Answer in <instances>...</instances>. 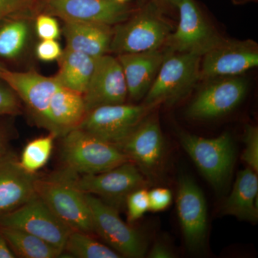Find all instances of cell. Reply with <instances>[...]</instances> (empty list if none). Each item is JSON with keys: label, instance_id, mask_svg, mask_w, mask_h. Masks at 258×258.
<instances>
[{"label": "cell", "instance_id": "6da1fadb", "mask_svg": "<svg viewBox=\"0 0 258 258\" xmlns=\"http://www.w3.org/2000/svg\"><path fill=\"white\" fill-rule=\"evenodd\" d=\"M171 27L163 11L152 1L134 10L126 20L115 25L110 52L134 53L164 47Z\"/></svg>", "mask_w": 258, "mask_h": 258}, {"label": "cell", "instance_id": "7a4b0ae2", "mask_svg": "<svg viewBox=\"0 0 258 258\" xmlns=\"http://www.w3.org/2000/svg\"><path fill=\"white\" fill-rule=\"evenodd\" d=\"M79 174L66 169L47 178L37 177L36 194L72 230L94 232L86 195L76 186Z\"/></svg>", "mask_w": 258, "mask_h": 258}, {"label": "cell", "instance_id": "3957f363", "mask_svg": "<svg viewBox=\"0 0 258 258\" xmlns=\"http://www.w3.org/2000/svg\"><path fill=\"white\" fill-rule=\"evenodd\" d=\"M60 157L64 169L81 175L104 172L130 161L114 144L80 128L63 136Z\"/></svg>", "mask_w": 258, "mask_h": 258}, {"label": "cell", "instance_id": "277c9868", "mask_svg": "<svg viewBox=\"0 0 258 258\" xmlns=\"http://www.w3.org/2000/svg\"><path fill=\"white\" fill-rule=\"evenodd\" d=\"M181 147L203 176L220 191L230 181L235 161V149L230 134L207 139L187 132L179 134Z\"/></svg>", "mask_w": 258, "mask_h": 258}, {"label": "cell", "instance_id": "5b68a950", "mask_svg": "<svg viewBox=\"0 0 258 258\" xmlns=\"http://www.w3.org/2000/svg\"><path fill=\"white\" fill-rule=\"evenodd\" d=\"M201 59L195 54L171 52L144 97V104L171 106L182 99L200 79Z\"/></svg>", "mask_w": 258, "mask_h": 258}, {"label": "cell", "instance_id": "8992f818", "mask_svg": "<svg viewBox=\"0 0 258 258\" xmlns=\"http://www.w3.org/2000/svg\"><path fill=\"white\" fill-rule=\"evenodd\" d=\"M85 195L91 210L94 232L122 257H144L147 250L144 236L123 222L114 207L94 195Z\"/></svg>", "mask_w": 258, "mask_h": 258}, {"label": "cell", "instance_id": "52a82bcc", "mask_svg": "<svg viewBox=\"0 0 258 258\" xmlns=\"http://www.w3.org/2000/svg\"><path fill=\"white\" fill-rule=\"evenodd\" d=\"M179 22L164 47L172 52H187L203 57L221 43L222 37L205 18L195 0H180Z\"/></svg>", "mask_w": 258, "mask_h": 258}, {"label": "cell", "instance_id": "ba28073f", "mask_svg": "<svg viewBox=\"0 0 258 258\" xmlns=\"http://www.w3.org/2000/svg\"><path fill=\"white\" fill-rule=\"evenodd\" d=\"M0 227L25 231L46 241L62 253L72 232L37 194L18 208L1 215Z\"/></svg>", "mask_w": 258, "mask_h": 258}, {"label": "cell", "instance_id": "9c48e42d", "mask_svg": "<svg viewBox=\"0 0 258 258\" xmlns=\"http://www.w3.org/2000/svg\"><path fill=\"white\" fill-rule=\"evenodd\" d=\"M155 106L115 104L98 107L88 112L80 128L114 145L123 142Z\"/></svg>", "mask_w": 258, "mask_h": 258}, {"label": "cell", "instance_id": "30bf717a", "mask_svg": "<svg viewBox=\"0 0 258 258\" xmlns=\"http://www.w3.org/2000/svg\"><path fill=\"white\" fill-rule=\"evenodd\" d=\"M207 81L186 110V115L191 119H215L228 114L243 101L248 88L247 81L240 76Z\"/></svg>", "mask_w": 258, "mask_h": 258}, {"label": "cell", "instance_id": "8fae6325", "mask_svg": "<svg viewBox=\"0 0 258 258\" xmlns=\"http://www.w3.org/2000/svg\"><path fill=\"white\" fill-rule=\"evenodd\" d=\"M42 13L64 22L102 24L111 26L123 23L134 12L133 5L111 0H36Z\"/></svg>", "mask_w": 258, "mask_h": 258}, {"label": "cell", "instance_id": "7c38bea8", "mask_svg": "<svg viewBox=\"0 0 258 258\" xmlns=\"http://www.w3.org/2000/svg\"><path fill=\"white\" fill-rule=\"evenodd\" d=\"M151 113L117 147L138 166L146 178L152 179L162 169L165 143L157 116Z\"/></svg>", "mask_w": 258, "mask_h": 258}, {"label": "cell", "instance_id": "4fadbf2b", "mask_svg": "<svg viewBox=\"0 0 258 258\" xmlns=\"http://www.w3.org/2000/svg\"><path fill=\"white\" fill-rule=\"evenodd\" d=\"M147 184L143 173L131 161L104 172L78 175L76 179V186L82 192L100 197L115 208L125 203L129 194Z\"/></svg>", "mask_w": 258, "mask_h": 258}, {"label": "cell", "instance_id": "5bb4252c", "mask_svg": "<svg viewBox=\"0 0 258 258\" xmlns=\"http://www.w3.org/2000/svg\"><path fill=\"white\" fill-rule=\"evenodd\" d=\"M176 207L186 247L192 252L201 250L208 237V207L203 191L188 174L179 176Z\"/></svg>", "mask_w": 258, "mask_h": 258}, {"label": "cell", "instance_id": "9a60e30c", "mask_svg": "<svg viewBox=\"0 0 258 258\" xmlns=\"http://www.w3.org/2000/svg\"><path fill=\"white\" fill-rule=\"evenodd\" d=\"M258 66V45L252 40L225 39L202 57L200 79L240 76Z\"/></svg>", "mask_w": 258, "mask_h": 258}, {"label": "cell", "instance_id": "2e32d148", "mask_svg": "<svg viewBox=\"0 0 258 258\" xmlns=\"http://www.w3.org/2000/svg\"><path fill=\"white\" fill-rule=\"evenodd\" d=\"M0 79L23 100L37 121L50 131L49 106L54 93L61 86L55 76L47 77L35 71L16 72L3 66Z\"/></svg>", "mask_w": 258, "mask_h": 258}, {"label": "cell", "instance_id": "e0dca14e", "mask_svg": "<svg viewBox=\"0 0 258 258\" xmlns=\"http://www.w3.org/2000/svg\"><path fill=\"white\" fill-rule=\"evenodd\" d=\"M83 96L87 113L98 107L125 103L128 91L117 57L106 54L96 58L92 76Z\"/></svg>", "mask_w": 258, "mask_h": 258}, {"label": "cell", "instance_id": "ac0fdd59", "mask_svg": "<svg viewBox=\"0 0 258 258\" xmlns=\"http://www.w3.org/2000/svg\"><path fill=\"white\" fill-rule=\"evenodd\" d=\"M38 176L23 169L13 153L0 154V216L23 205L36 195Z\"/></svg>", "mask_w": 258, "mask_h": 258}, {"label": "cell", "instance_id": "d6986e66", "mask_svg": "<svg viewBox=\"0 0 258 258\" xmlns=\"http://www.w3.org/2000/svg\"><path fill=\"white\" fill-rule=\"evenodd\" d=\"M170 52L162 47L157 50L118 55L117 59L124 75L128 96L132 101L144 98L161 64Z\"/></svg>", "mask_w": 258, "mask_h": 258}, {"label": "cell", "instance_id": "ffe728a7", "mask_svg": "<svg viewBox=\"0 0 258 258\" xmlns=\"http://www.w3.org/2000/svg\"><path fill=\"white\" fill-rule=\"evenodd\" d=\"M66 47L98 58L110 52L113 30L102 24L64 22Z\"/></svg>", "mask_w": 258, "mask_h": 258}, {"label": "cell", "instance_id": "44dd1931", "mask_svg": "<svg viewBox=\"0 0 258 258\" xmlns=\"http://www.w3.org/2000/svg\"><path fill=\"white\" fill-rule=\"evenodd\" d=\"M86 114L83 94L60 86L54 93L49 106L50 133L63 137L79 127Z\"/></svg>", "mask_w": 258, "mask_h": 258}, {"label": "cell", "instance_id": "7402d4cb", "mask_svg": "<svg viewBox=\"0 0 258 258\" xmlns=\"http://www.w3.org/2000/svg\"><path fill=\"white\" fill-rule=\"evenodd\" d=\"M257 192V173L249 167L240 171L232 192L224 203L223 213L255 223L258 219Z\"/></svg>", "mask_w": 258, "mask_h": 258}, {"label": "cell", "instance_id": "603a6c76", "mask_svg": "<svg viewBox=\"0 0 258 258\" xmlns=\"http://www.w3.org/2000/svg\"><path fill=\"white\" fill-rule=\"evenodd\" d=\"M96 58L66 47L58 59L55 79L62 87L83 94L94 71Z\"/></svg>", "mask_w": 258, "mask_h": 258}, {"label": "cell", "instance_id": "cb8c5ba5", "mask_svg": "<svg viewBox=\"0 0 258 258\" xmlns=\"http://www.w3.org/2000/svg\"><path fill=\"white\" fill-rule=\"evenodd\" d=\"M15 256L23 258L60 257L62 252L36 236L11 227H0Z\"/></svg>", "mask_w": 258, "mask_h": 258}, {"label": "cell", "instance_id": "d4e9b609", "mask_svg": "<svg viewBox=\"0 0 258 258\" xmlns=\"http://www.w3.org/2000/svg\"><path fill=\"white\" fill-rule=\"evenodd\" d=\"M77 258H120L114 249L101 243L92 234L72 230L66 241L63 252Z\"/></svg>", "mask_w": 258, "mask_h": 258}, {"label": "cell", "instance_id": "484cf974", "mask_svg": "<svg viewBox=\"0 0 258 258\" xmlns=\"http://www.w3.org/2000/svg\"><path fill=\"white\" fill-rule=\"evenodd\" d=\"M15 15L0 26V57L5 59L20 55L28 40L27 22L23 19L14 18Z\"/></svg>", "mask_w": 258, "mask_h": 258}, {"label": "cell", "instance_id": "4316f807", "mask_svg": "<svg viewBox=\"0 0 258 258\" xmlns=\"http://www.w3.org/2000/svg\"><path fill=\"white\" fill-rule=\"evenodd\" d=\"M56 136L50 133L45 137L33 139L25 148L20 157V164L23 169L32 174L46 165L50 159L54 147Z\"/></svg>", "mask_w": 258, "mask_h": 258}, {"label": "cell", "instance_id": "83f0119b", "mask_svg": "<svg viewBox=\"0 0 258 258\" xmlns=\"http://www.w3.org/2000/svg\"><path fill=\"white\" fill-rule=\"evenodd\" d=\"M127 208V217L130 223L139 220L149 210L148 191L145 188L135 190L129 194L125 199Z\"/></svg>", "mask_w": 258, "mask_h": 258}, {"label": "cell", "instance_id": "f1b7e54d", "mask_svg": "<svg viewBox=\"0 0 258 258\" xmlns=\"http://www.w3.org/2000/svg\"><path fill=\"white\" fill-rule=\"evenodd\" d=\"M244 148L241 159L252 170L258 171V128L247 125L244 134Z\"/></svg>", "mask_w": 258, "mask_h": 258}, {"label": "cell", "instance_id": "f546056e", "mask_svg": "<svg viewBox=\"0 0 258 258\" xmlns=\"http://www.w3.org/2000/svg\"><path fill=\"white\" fill-rule=\"evenodd\" d=\"M20 111L21 106L18 95L0 79V115H18Z\"/></svg>", "mask_w": 258, "mask_h": 258}, {"label": "cell", "instance_id": "4dcf8cb0", "mask_svg": "<svg viewBox=\"0 0 258 258\" xmlns=\"http://www.w3.org/2000/svg\"><path fill=\"white\" fill-rule=\"evenodd\" d=\"M36 32L40 40H57L60 35L58 22L52 15L41 13L37 17Z\"/></svg>", "mask_w": 258, "mask_h": 258}, {"label": "cell", "instance_id": "1f68e13d", "mask_svg": "<svg viewBox=\"0 0 258 258\" xmlns=\"http://www.w3.org/2000/svg\"><path fill=\"white\" fill-rule=\"evenodd\" d=\"M35 0H0V23L33 8Z\"/></svg>", "mask_w": 258, "mask_h": 258}, {"label": "cell", "instance_id": "d6a6232c", "mask_svg": "<svg viewBox=\"0 0 258 258\" xmlns=\"http://www.w3.org/2000/svg\"><path fill=\"white\" fill-rule=\"evenodd\" d=\"M60 43L56 40H41L37 44L35 54L39 60L43 62L58 60L62 53Z\"/></svg>", "mask_w": 258, "mask_h": 258}, {"label": "cell", "instance_id": "836d02e7", "mask_svg": "<svg viewBox=\"0 0 258 258\" xmlns=\"http://www.w3.org/2000/svg\"><path fill=\"white\" fill-rule=\"evenodd\" d=\"M149 210L160 212L166 210L172 201V194L166 188H156L148 191Z\"/></svg>", "mask_w": 258, "mask_h": 258}, {"label": "cell", "instance_id": "e575fe53", "mask_svg": "<svg viewBox=\"0 0 258 258\" xmlns=\"http://www.w3.org/2000/svg\"><path fill=\"white\" fill-rule=\"evenodd\" d=\"M152 258H171L174 257L171 249L162 242H157L153 246L149 253Z\"/></svg>", "mask_w": 258, "mask_h": 258}, {"label": "cell", "instance_id": "d590c367", "mask_svg": "<svg viewBox=\"0 0 258 258\" xmlns=\"http://www.w3.org/2000/svg\"><path fill=\"white\" fill-rule=\"evenodd\" d=\"M16 257L14 252L10 248L8 241L0 231V258H15Z\"/></svg>", "mask_w": 258, "mask_h": 258}, {"label": "cell", "instance_id": "8d00e7d4", "mask_svg": "<svg viewBox=\"0 0 258 258\" xmlns=\"http://www.w3.org/2000/svg\"><path fill=\"white\" fill-rule=\"evenodd\" d=\"M163 12L165 10H178L180 0H151Z\"/></svg>", "mask_w": 258, "mask_h": 258}, {"label": "cell", "instance_id": "74e56055", "mask_svg": "<svg viewBox=\"0 0 258 258\" xmlns=\"http://www.w3.org/2000/svg\"><path fill=\"white\" fill-rule=\"evenodd\" d=\"M111 1L115 2V3H119V4L132 5L134 3L139 1V0H111Z\"/></svg>", "mask_w": 258, "mask_h": 258}, {"label": "cell", "instance_id": "f35d334b", "mask_svg": "<svg viewBox=\"0 0 258 258\" xmlns=\"http://www.w3.org/2000/svg\"><path fill=\"white\" fill-rule=\"evenodd\" d=\"M4 152V147H3V141H2L1 137H0V154Z\"/></svg>", "mask_w": 258, "mask_h": 258}, {"label": "cell", "instance_id": "ab89813d", "mask_svg": "<svg viewBox=\"0 0 258 258\" xmlns=\"http://www.w3.org/2000/svg\"><path fill=\"white\" fill-rule=\"evenodd\" d=\"M3 66H1V64H0V69H2V68H3Z\"/></svg>", "mask_w": 258, "mask_h": 258}]
</instances>
